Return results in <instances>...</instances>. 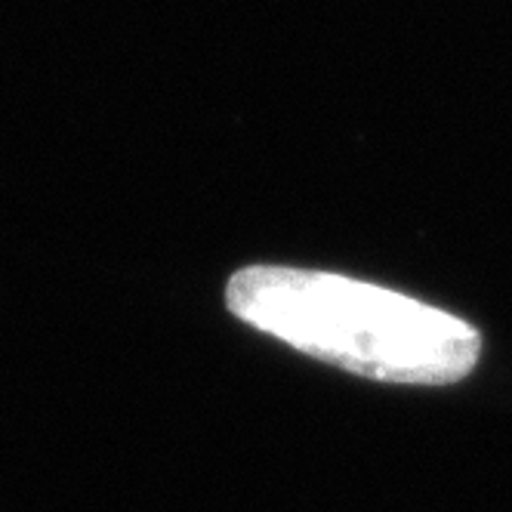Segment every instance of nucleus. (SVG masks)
Here are the masks:
<instances>
[{"mask_svg": "<svg viewBox=\"0 0 512 512\" xmlns=\"http://www.w3.org/2000/svg\"><path fill=\"white\" fill-rule=\"evenodd\" d=\"M226 297L256 331L383 383L448 386L469 377L482 352L479 331L463 318L327 272L250 266Z\"/></svg>", "mask_w": 512, "mask_h": 512, "instance_id": "f257e3e1", "label": "nucleus"}]
</instances>
